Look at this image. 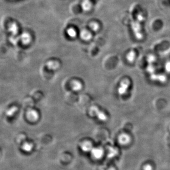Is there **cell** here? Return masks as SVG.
I'll return each instance as SVG.
<instances>
[{"instance_id": "5", "label": "cell", "mask_w": 170, "mask_h": 170, "mask_svg": "<svg viewBox=\"0 0 170 170\" xmlns=\"http://www.w3.org/2000/svg\"><path fill=\"white\" fill-rule=\"evenodd\" d=\"M71 87L72 90L75 91L80 90L82 88V85L80 81L74 80L71 83Z\"/></svg>"}, {"instance_id": "12", "label": "cell", "mask_w": 170, "mask_h": 170, "mask_svg": "<svg viewBox=\"0 0 170 170\" xmlns=\"http://www.w3.org/2000/svg\"><path fill=\"white\" fill-rule=\"evenodd\" d=\"M166 70L167 71L170 72V62H169L168 63H167L166 65Z\"/></svg>"}, {"instance_id": "6", "label": "cell", "mask_w": 170, "mask_h": 170, "mask_svg": "<svg viewBox=\"0 0 170 170\" xmlns=\"http://www.w3.org/2000/svg\"><path fill=\"white\" fill-rule=\"evenodd\" d=\"M47 66L50 70H56L59 67V63L56 61H49L47 62Z\"/></svg>"}, {"instance_id": "2", "label": "cell", "mask_w": 170, "mask_h": 170, "mask_svg": "<svg viewBox=\"0 0 170 170\" xmlns=\"http://www.w3.org/2000/svg\"><path fill=\"white\" fill-rule=\"evenodd\" d=\"M129 84H130L129 81L127 79L123 80L120 83V86L118 89V93L120 95H123L126 93L127 89L129 86Z\"/></svg>"}, {"instance_id": "10", "label": "cell", "mask_w": 170, "mask_h": 170, "mask_svg": "<svg viewBox=\"0 0 170 170\" xmlns=\"http://www.w3.org/2000/svg\"><path fill=\"white\" fill-rule=\"evenodd\" d=\"M135 53L133 52H131L127 55V59L129 62H132L135 58Z\"/></svg>"}, {"instance_id": "1", "label": "cell", "mask_w": 170, "mask_h": 170, "mask_svg": "<svg viewBox=\"0 0 170 170\" xmlns=\"http://www.w3.org/2000/svg\"><path fill=\"white\" fill-rule=\"evenodd\" d=\"M90 115L92 116H96L99 120L105 121L107 120V117L104 112L101 111L97 107L92 106L89 111Z\"/></svg>"}, {"instance_id": "4", "label": "cell", "mask_w": 170, "mask_h": 170, "mask_svg": "<svg viewBox=\"0 0 170 170\" xmlns=\"http://www.w3.org/2000/svg\"><path fill=\"white\" fill-rule=\"evenodd\" d=\"M81 38L85 41L90 40L92 38V35L90 31L86 30H83L80 32Z\"/></svg>"}, {"instance_id": "9", "label": "cell", "mask_w": 170, "mask_h": 170, "mask_svg": "<svg viewBox=\"0 0 170 170\" xmlns=\"http://www.w3.org/2000/svg\"><path fill=\"white\" fill-rule=\"evenodd\" d=\"M90 28L93 31H96L99 30V24H97L96 22H92L90 24Z\"/></svg>"}, {"instance_id": "3", "label": "cell", "mask_w": 170, "mask_h": 170, "mask_svg": "<svg viewBox=\"0 0 170 170\" xmlns=\"http://www.w3.org/2000/svg\"><path fill=\"white\" fill-rule=\"evenodd\" d=\"M27 117L31 122H36L38 119L39 114L36 111L31 110L28 112Z\"/></svg>"}, {"instance_id": "8", "label": "cell", "mask_w": 170, "mask_h": 170, "mask_svg": "<svg viewBox=\"0 0 170 170\" xmlns=\"http://www.w3.org/2000/svg\"><path fill=\"white\" fill-rule=\"evenodd\" d=\"M68 35L71 38H75L77 35L76 31L73 28H70L67 30Z\"/></svg>"}, {"instance_id": "11", "label": "cell", "mask_w": 170, "mask_h": 170, "mask_svg": "<svg viewBox=\"0 0 170 170\" xmlns=\"http://www.w3.org/2000/svg\"><path fill=\"white\" fill-rule=\"evenodd\" d=\"M31 148V146L29 144L27 143L25 144L23 146V149L25 150H29Z\"/></svg>"}, {"instance_id": "7", "label": "cell", "mask_w": 170, "mask_h": 170, "mask_svg": "<svg viewBox=\"0 0 170 170\" xmlns=\"http://www.w3.org/2000/svg\"><path fill=\"white\" fill-rule=\"evenodd\" d=\"M81 6L84 11H89L92 7V4L90 0H84L82 3Z\"/></svg>"}]
</instances>
